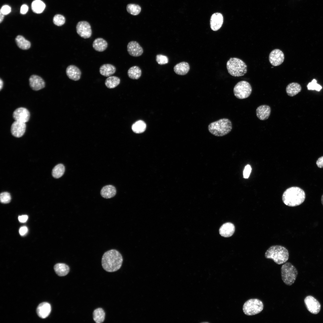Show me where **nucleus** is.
I'll return each mask as SVG.
<instances>
[{
	"label": "nucleus",
	"mask_w": 323,
	"mask_h": 323,
	"mask_svg": "<svg viewBox=\"0 0 323 323\" xmlns=\"http://www.w3.org/2000/svg\"><path fill=\"white\" fill-rule=\"evenodd\" d=\"M123 258L121 254L117 250L112 249L104 253L101 260L103 269L109 272L119 270L121 267Z\"/></svg>",
	"instance_id": "1"
},
{
	"label": "nucleus",
	"mask_w": 323,
	"mask_h": 323,
	"mask_svg": "<svg viewBox=\"0 0 323 323\" xmlns=\"http://www.w3.org/2000/svg\"><path fill=\"white\" fill-rule=\"evenodd\" d=\"M305 198L303 190L297 187H292L287 189L282 196L283 203L290 207H295L303 203Z\"/></svg>",
	"instance_id": "2"
},
{
	"label": "nucleus",
	"mask_w": 323,
	"mask_h": 323,
	"mask_svg": "<svg viewBox=\"0 0 323 323\" xmlns=\"http://www.w3.org/2000/svg\"><path fill=\"white\" fill-rule=\"evenodd\" d=\"M265 257L271 259L278 264L286 263L288 260L289 253L287 249L280 245H274L270 247L266 251Z\"/></svg>",
	"instance_id": "3"
},
{
	"label": "nucleus",
	"mask_w": 323,
	"mask_h": 323,
	"mask_svg": "<svg viewBox=\"0 0 323 323\" xmlns=\"http://www.w3.org/2000/svg\"><path fill=\"white\" fill-rule=\"evenodd\" d=\"M232 128L231 121L227 118H223L211 122L208 127L209 131L214 136L221 137L229 133Z\"/></svg>",
	"instance_id": "4"
},
{
	"label": "nucleus",
	"mask_w": 323,
	"mask_h": 323,
	"mask_svg": "<svg viewBox=\"0 0 323 323\" xmlns=\"http://www.w3.org/2000/svg\"><path fill=\"white\" fill-rule=\"evenodd\" d=\"M226 67L229 74L234 77L243 76L247 71L246 65L237 58H231L227 62Z\"/></svg>",
	"instance_id": "5"
},
{
	"label": "nucleus",
	"mask_w": 323,
	"mask_h": 323,
	"mask_svg": "<svg viewBox=\"0 0 323 323\" xmlns=\"http://www.w3.org/2000/svg\"><path fill=\"white\" fill-rule=\"evenodd\" d=\"M281 278L284 282L288 286H291L294 283L298 272L295 267L290 262L283 264L281 268Z\"/></svg>",
	"instance_id": "6"
},
{
	"label": "nucleus",
	"mask_w": 323,
	"mask_h": 323,
	"mask_svg": "<svg viewBox=\"0 0 323 323\" xmlns=\"http://www.w3.org/2000/svg\"><path fill=\"white\" fill-rule=\"evenodd\" d=\"M263 304L260 300L257 298L250 299L244 304L243 310L246 315L251 316L257 314L263 310Z\"/></svg>",
	"instance_id": "7"
},
{
	"label": "nucleus",
	"mask_w": 323,
	"mask_h": 323,
	"mask_svg": "<svg viewBox=\"0 0 323 323\" xmlns=\"http://www.w3.org/2000/svg\"><path fill=\"white\" fill-rule=\"evenodd\" d=\"M234 96L237 98L243 99L248 97L252 92L250 84L246 81H241L234 86L233 89Z\"/></svg>",
	"instance_id": "8"
},
{
	"label": "nucleus",
	"mask_w": 323,
	"mask_h": 323,
	"mask_svg": "<svg viewBox=\"0 0 323 323\" xmlns=\"http://www.w3.org/2000/svg\"><path fill=\"white\" fill-rule=\"evenodd\" d=\"M77 33L81 37L87 39L92 34V30L89 23L86 21H81L77 23L76 26Z\"/></svg>",
	"instance_id": "9"
},
{
	"label": "nucleus",
	"mask_w": 323,
	"mask_h": 323,
	"mask_svg": "<svg viewBox=\"0 0 323 323\" xmlns=\"http://www.w3.org/2000/svg\"><path fill=\"white\" fill-rule=\"evenodd\" d=\"M304 302L307 310L314 314L318 313L321 310V305L319 301L313 297L309 295L304 300Z\"/></svg>",
	"instance_id": "10"
},
{
	"label": "nucleus",
	"mask_w": 323,
	"mask_h": 323,
	"mask_svg": "<svg viewBox=\"0 0 323 323\" xmlns=\"http://www.w3.org/2000/svg\"><path fill=\"white\" fill-rule=\"evenodd\" d=\"M284 54L283 52L278 49L273 50L269 54V61L271 64L274 66H277L281 65L284 62Z\"/></svg>",
	"instance_id": "11"
},
{
	"label": "nucleus",
	"mask_w": 323,
	"mask_h": 323,
	"mask_svg": "<svg viewBox=\"0 0 323 323\" xmlns=\"http://www.w3.org/2000/svg\"><path fill=\"white\" fill-rule=\"evenodd\" d=\"M26 129L25 123L15 121L11 125V132L13 136L16 138H19L23 135Z\"/></svg>",
	"instance_id": "12"
},
{
	"label": "nucleus",
	"mask_w": 323,
	"mask_h": 323,
	"mask_svg": "<svg viewBox=\"0 0 323 323\" xmlns=\"http://www.w3.org/2000/svg\"><path fill=\"white\" fill-rule=\"evenodd\" d=\"M13 116L15 121L26 123L30 118V113L28 110L24 107H20L13 112Z\"/></svg>",
	"instance_id": "13"
},
{
	"label": "nucleus",
	"mask_w": 323,
	"mask_h": 323,
	"mask_svg": "<svg viewBox=\"0 0 323 323\" xmlns=\"http://www.w3.org/2000/svg\"><path fill=\"white\" fill-rule=\"evenodd\" d=\"M223 22V15L220 13H215L211 16L210 20V27L212 30L216 31L221 27Z\"/></svg>",
	"instance_id": "14"
},
{
	"label": "nucleus",
	"mask_w": 323,
	"mask_h": 323,
	"mask_svg": "<svg viewBox=\"0 0 323 323\" xmlns=\"http://www.w3.org/2000/svg\"><path fill=\"white\" fill-rule=\"evenodd\" d=\"M29 85L31 89L38 91L45 87V83L43 79L36 75H32L29 78Z\"/></svg>",
	"instance_id": "15"
},
{
	"label": "nucleus",
	"mask_w": 323,
	"mask_h": 323,
	"mask_svg": "<svg viewBox=\"0 0 323 323\" xmlns=\"http://www.w3.org/2000/svg\"><path fill=\"white\" fill-rule=\"evenodd\" d=\"M127 51L130 55L134 57L140 56L143 52L142 47L135 41H131L128 43L127 45Z\"/></svg>",
	"instance_id": "16"
},
{
	"label": "nucleus",
	"mask_w": 323,
	"mask_h": 323,
	"mask_svg": "<svg viewBox=\"0 0 323 323\" xmlns=\"http://www.w3.org/2000/svg\"><path fill=\"white\" fill-rule=\"evenodd\" d=\"M270 107L268 105H263L259 106L256 109L257 116L261 120H265L269 117L271 113Z\"/></svg>",
	"instance_id": "17"
},
{
	"label": "nucleus",
	"mask_w": 323,
	"mask_h": 323,
	"mask_svg": "<svg viewBox=\"0 0 323 323\" xmlns=\"http://www.w3.org/2000/svg\"><path fill=\"white\" fill-rule=\"evenodd\" d=\"M66 72L68 77L71 80L77 81L79 80L80 78L81 71L75 65H69L66 69Z\"/></svg>",
	"instance_id": "18"
},
{
	"label": "nucleus",
	"mask_w": 323,
	"mask_h": 323,
	"mask_svg": "<svg viewBox=\"0 0 323 323\" xmlns=\"http://www.w3.org/2000/svg\"><path fill=\"white\" fill-rule=\"evenodd\" d=\"M51 311L50 304L46 302L40 304L36 309V313L38 316L42 319L47 318L50 314Z\"/></svg>",
	"instance_id": "19"
},
{
	"label": "nucleus",
	"mask_w": 323,
	"mask_h": 323,
	"mask_svg": "<svg viewBox=\"0 0 323 323\" xmlns=\"http://www.w3.org/2000/svg\"><path fill=\"white\" fill-rule=\"evenodd\" d=\"M235 229V226L233 223H226L221 226L219 229V233L222 236L229 237L233 234Z\"/></svg>",
	"instance_id": "20"
},
{
	"label": "nucleus",
	"mask_w": 323,
	"mask_h": 323,
	"mask_svg": "<svg viewBox=\"0 0 323 323\" xmlns=\"http://www.w3.org/2000/svg\"><path fill=\"white\" fill-rule=\"evenodd\" d=\"M116 190L115 187L111 185H106L102 188L100 191V194L104 198L109 199L114 197L116 194Z\"/></svg>",
	"instance_id": "21"
},
{
	"label": "nucleus",
	"mask_w": 323,
	"mask_h": 323,
	"mask_svg": "<svg viewBox=\"0 0 323 323\" xmlns=\"http://www.w3.org/2000/svg\"><path fill=\"white\" fill-rule=\"evenodd\" d=\"M190 69L189 64L185 62H182L176 64L174 67L173 70L177 74L184 75L187 74Z\"/></svg>",
	"instance_id": "22"
},
{
	"label": "nucleus",
	"mask_w": 323,
	"mask_h": 323,
	"mask_svg": "<svg viewBox=\"0 0 323 323\" xmlns=\"http://www.w3.org/2000/svg\"><path fill=\"white\" fill-rule=\"evenodd\" d=\"M116 69L113 65L106 64L102 65L100 68L99 72L102 75L105 77H109L114 74Z\"/></svg>",
	"instance_id": "23"
},
{
	"label": "nucleus",
	"mask_w": 323,
	"mask_h": 323,
	"mask_svg": "<svg viewBox=\"0 0 323 323\" xmlns=\"http://www.w3.org/2000/svg\"><path fill=\"white\" fill-rule=\"evenodd\" d=\"M301 90V85L297 83L293 82L288 84L286 88V92L290 96H294Z\"/></svg>",
	"instance_id": "24"
},
{
	"label": "nucleus",
	"mask_w": 323,
	"mask_h": 323,
	"mask_svg": "<svg viewBox=\"0 0 323 323\" xmlns=\"http://www.w3.org/2000/svg\"><path fill=\"white\" fill-rule=\"evenodd\" d=\"M108 46L107 42L104 39L101 38L96 39L93 41L92 46L94 49L97 51L102 52L105 51Z\"/></svg>",
	"instance_id": "25"
},
{
	"label": "nucleus",
	"mask_w": 323,
	"mask_h": 323,
	"mask_svg": "<svg viewBox=\"0 0 323 323\" xmlns=\"http://www.w3.org/2000/svg\"><path fill=\"white\" fill-rule=\"evenodd\" d=\"M54 269L56 273L59 276H63L66 275L69 271V266L64 263H58L55 265Z\"/></svg>",
	"instance_id": "26"
},
{
	"label": "nucleus",
	"mask_w": 323,
	"mask_h": 323,
	"mask_svg": "<svg viewBox=\"0 0 323 323\" xmlns=\"http://www.w3.org/2000/svg\"><path fill=\"white\" fill-rule=\"evenodd\" d=\"M16 42L19 48L23 50L29 49L31 47L30 42L22 36L18 35L15 38Z\"/></svg>",
	"instance_id": "27"
},
{
	"label": "nucleus",
	"mask_w": 323,
	"mask_h": 323,
	"mask_svg": "<svg viewBox=\"0 0 323 323\" xmlns=\"http://www.w3.org/2000/svg\"><path fill=\"white\" fill-rule=\"evenodd\" d=\"M105 313L103 309L101 308H97L93 311V319L96 323H101L105 320Z\"/></svg>",
	"instance_id": "28"
},
{
	"label": "nucleus",
	"mask_w": 323,
	"mask_h": 323,
	"mask_svg": "<svg viewBox=\"0 0 323 323\" xmlns=\"http://www.w3.org/2000/svg\"><path fill=\"white\" fill-rule=\"evenodd\" d=\"M141 70L138 66H134L130 67L128 70L127 74L129 77L132 79H138L141 75Z\"/></svg>",
	"instance_id": "29"
},
{
	"label": "nucleus",
	"mask_w": 323,
	"mask_h": 323,
	"mask_svg": "<svg viewBox=\"0 0 323 323\" xmlns=\"http://www.w3.org/2000/svg\"><path fill=\"white\" fill-rule=\"evenodd\" d=\"M45 7V4L40 0H35L31 4L33 11L36 13H40L42 12Z\"/></svg>",
	"instance_id": "30"
},
{
	"label": "nucleus",
	"mask_w": 323,
	"mask_h": 323,
	"mask_svg": "<svg viewBox=\"0 0 323 323\" xmlns=\"http://www.w3.org/2000/svg\"><path fill=\"white\" fill-rule=\"evenodd\" d=\"M120 79L115 76H110L106 79L105 85L109 89H113L117 86L120 83Z\"/></svg>",
	"instance_id": "31"
},
{
	"label": "nucleus",
	"mask_w": 323,
	"mask_h": 323,
	"mask_svg": "<svg viewBox=\"0 0 323 323\" xmlns=\"http://www.w3.org/2000/svg\"><path fill=\"white\" fill-rule=\"evenodd\" d=\"M146 124L143 121L140 120L135 122L132 126V131L137 133H141L146 129Z\"/></svg>",
	"instance_id": "32"
},
{
	"label": "nucleus",
	"mask_w": 323,
	"mask_h": 323,
	"mask_svg": "<svg viewBox=\"0 0 323 323\" xmlns=\"http://www.w3.org/2000/svg\"><path fill=\"white\" fill-rule=\"evenodd\" d=\"M65 171L64 165L62 164H60L56 165L53 169L52 175L55 178H59L63 175Z\"/></svg>",
	"instance_id": "33"
},
{
	"label": "nucleus",
	"mask_w": 323,
	"mask_h": 323,
	"mask_svg": "<svg viewBox=\"0 0 323 323\" xmlns=\"http://www.w3.org/2000/svg\"><path fill=\"white\" fill-rule=\"evenodd\" d=\"M126 8L127 10L129 13L134 16L139 14L141 10V8L140 6L135 4H128Z\"/></svg>",
	"instance_id": "34"
},
{
	"label": "nucleus",
	"mask_w": 323,
	"mask_h": 323,
	"mask_svg": "<svg viewBox=\"0 0 323 323\" xmlns=\"http://www.w3.org/2000/svg\"><path fill=\"white\" fill-rule=\"evenodd\" d=\"M65 17L60 14L55 15L53 19L54 23L57 26H61L64 25L65 23Z\"/></svg>",
	"instance_id": "35"
},
{
	"label": "nucleus",
	"mask_w": 323,
	"mask_h": 323,
	"mask_svg": "<svg viewBox=\"0 0 323 323\" xmlns=\"http://www.w3.org/2000/svg\"><path fill=\"white\" fill-rule=\"evenodd\" d=\"M308 90H316L319 91L322 89V87L320 85L317 83V81L313 79L312 81L309 83L307 86Z\"/></svg>",
	"instance_id": "36"
},
{
	"label": "nucleus",
	"mask_w": 323,
	"mask_h": 323,
	"mask_svg": "<svg viewBox=\"0 0 323 323\" xmlns=\"http://www.w3.org/2000/svg\"><path fill=\"white\" fill-rule=\"evenodd\" d=\"M11 199V196L9 193L5 192L0 194V200L1 203H8L10 202Z\"/></svg>",
	"instance_id": "37"
},
{
	"label": "nucleus",
	"mask_w": 323,
	"mask_h": 323,
	"mask_svg": "<svg viewBox=\"0 0 323 323\" xmlns=\"http://www.w3.org/2000/svg\"><path fill=\"white\" fill-rule=\"evenodd\" d=\"M156 61L159 64L162 65L168 63V57L162 54H157L156 56Z\"/></svg>",
	"instance_id": "38"
},
{
	"label": "nucleus",
	"mask_w": 323,
	"mask_h": 323,
	"mask_svg": "<svg viewBox=\"0 0 323 323\" xmlns=\"http://www.w3.org/2000/svg\"><path fill=\"white\" fill-rule=\"evenodd\" d=\"M252 168L250 165L247 164L245 166L243 171V177L245 179L249 178L251 173Z\"/></svg>",
	"instance_id": "39"
},
{
	"label": "nucleus",
	"mask_w": 323,
	"mask_h": 323,
	"mask_svg": "<svg viewBox=\"0 0 323 323\" xmlns=\"http://www.w3.org/2000/svg\"><path fill=\"white\" fill-rule=\"evenodd\" d=\"M11 8L9 6L4 5L1 7L0 10V12L4 15H6L9 13L11 12Z\"/></svg>",
	"instance_id": "40"
},
{
	"label": "nucleus",
	"mask_w": 323,
	"mask_h": 323,
	"mask_svg": "<svg viewBox=\"0 0 323 323\" xmlns=\"http://www.w3.org/2000/svg\"><path fill=\"white\" fill-rule=\"evenodd\" d=\"M28 229L27 227L23 226L21 227L19 230L20 234L22 236L25 235L27 233Z\"/></svg>",
	"instance_id": "41"
},
{
	"label": "nucleus",
	"mask_w": 323,
	"mask_h": 323,
	"mask_svg": "<svg viewBox=\"0 0 323 323\" xmlns=\"http://www.w3.org/2000/svg\"><path fill=\"white\" fill-rule=\"evenodd\" d=\"M28 6L25 4L22 5L20 8V13L23 14H26L28 12Z\"/></svg>",
	"instance_id": "42"
},
{
	"label": "nucleus",
	"mask_w": 323,
	"mask_h": 323,
	"mask_svg": "<svg viewBox=\"0 0 323 323\" xmlns=\"http://www.w3.org/2000/svg\"><path fill=\"white\" fill-rule=\"evenodd\" d=\"M317 166L319 168L323 167V156L319 157L316 162Z\"/></svg>",
	"instance_id": "43"
},
{
	"label": "nucleus",
	"mask_w": 323,
	"mask_h": 323,
	"mask_svg": "<svg viewBox=\"0 0 323 323\" xmlns=\"http://www.w3.org/2000/svg\"><path fill=\"white\" fill-rule=\"evenodd\" d=\"M28 218V217L27 215H24L21 216H20L18 217V219L19 221L21 223H25L26 222Z\"/></svg>",
	"instance_id": "44"
},
{
	"label": "nucleus",
	"mask_w": 323,
	"mask_h": 323,
	"mask_svg": "<svg viewBox=\"0 0 323 323\" xmlns=\"http://www.w3.org/2000/svg\"><path fill=\"white\" fill-rule=\"evenodd\" d=\"M4 15L2 13H1V12H0V23H1V22L3 21V20L4 19Z\"/></svg>",
	"instance_id": "45"
},
{
	"label": "nucleus",
	"mask_w": 323,
	"mask_h": 323,
	"mask_svg": "<svg viewBox=\"0 0 323 323\" xmlns=\"http://www.w3.org/2000/svg\"><path fill=\"white\" fill-rule=\"evenodd\" d=\"M3 81L0 78V90H1V89H2V87H3Z\"/></svg>",
	"instance_id": "46"
},
{
	"label": "nucleus",
	"mask_w": 323,
	"mask_h": 323,
	"mask_svg": "<svg viewBox=\"0 0 323 323\" xmlns=\"http://www.w3.org/2000/svg\"><path fill=\"white\" fill-rule=\"evenodd\" d=\"M321 200V202H322V204L323 205V194L322 195V196Z\"/></svg>",
	"instance_id": "47"
}]
</instances>
